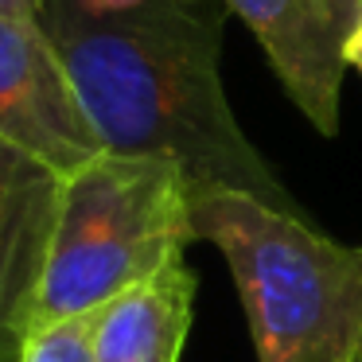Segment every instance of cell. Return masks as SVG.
<instances>
[{
    "label": "cell",
    "mask_w": 362,
    "mask_h": 362,
    "mask_svg": "<svg viewBox=\"0 0 362 362\" xmlns=\"http://www.w3.org/2000/svg\"><path fill=\"white\" fill-rule=\"evenodd\" d=\"M222 20V0H47L40 24L105 152L164 156L191 195L226 187L312 222L226 102Z\"/></svg>",
    "instance_id": "cell-1"
},
{
    "label": "cell",
    "mask_w": 362,
    "mask_h": 362,
    "mask_svg": "<svg viewBox=\"0 0 362 362\" xmlns=\"http://www.w3.org/2000/svg\"><path fill=\"white\" fill-rule=\"evenodd\" d=\"M191 226L226 257L257 362H339L362 323V245L226 187L191 195Z\"/></svg>",
    "instance_id": "cell-2"
},
{
    "label": "cell",
    "mask_w": 362,
    "mask_h": 362,
    "mask_svg": "<svg viewBox=\"0 0 362 362\" xmlns=\"http://www.w3.org/2000/svg\"><path fill=\"white\" fill-rule=\"evenodd\" d=\"M195 238L191 187L164 156L102 152L63 180L35 327L110 308L144 284Z\"/></svg>",
    "instance_id": "cell-3"
},
{
    "label": "cell",
    "mask_w": 362,
    "mask_h": 362,
    "mask_svg": "<svg viewBox=\"0 0 362 362\" xmlns=\"http://www.w3.org/2000/svg\"><path fill=\"white\" fill-rule=\"evenodd\" d=\"M0 136L63 175L105 152L40 20L0 16Z\"/></svg>",
    "instance_id": "cell-4"
},
{
    "label": "cell",
    "mask_w": 362,
    "mask_h": 362,
    "mask_svg": "<svg viewBox=\"0 0 362 362\" xmlns=\"http://www.w3.org/2000/svg\"><path fill=\"white\" fill-rule=\"evenodd\" d=\"M265 47L269 66L323 136L339 133L346 32L358 0H222Z\"/></svg>",
    "instance_id": "cell-5"
},
{
    "label": "cell",
    "mask_w": 362,
    "mask_h": 362,
    "mask_svg": "<svg viewBox=\"0 0 362 362\" xmlns=\"http://www.w3.org/2000/svg\"><path fill=\"white\" fill-rule=\"evenodd\" d=\"M63 172L0 136V362H20L35 323Z\"/></svg>",
    "instance_id": "cell-6"
},
{
    "label": "cell",
    "mask_w": 362,
    "mask_h": 362,
    "mask_svg": "<svg viewBox=\"0 0 362 362\" xmlns=\"http://www.w3.org/2000/svg\"><path fill=\"white\" fill-rule=\"evenodd\" d=\"M195 273L172 257L144 284L102 308L94 362H180L195 315Z\"/></svg>",
    "instance_id": "cell-7"
},
{
    "label": "cell",
    "mask_w": 362,
    "mask_h": 362,
    "mask_svg": "<svg viewBox=\"0 0 362 362\" xmlns=\"http://www.w3.org/2000/svg\"><path fill=\"white\" fill-rule=\"evenodd\" d=\"M102 312L59 320L47 327H35L24 343L20 362H94V335Z\"/></svg>",
    "instance_id": "cell-8"
},
{
    "label": "cell",
    "mask_w": 362,
    "mask_h": 362,
    "mask_svg": "<svg viewBox=\"0 0 362 362\" xmlns=\"http://www.w3.org/2000/svg\"><path fill=\"white\" fill-rule=\"evenodd\" d=\"M343 59H346V66H354V71L362 74V0H358V12H354V24H351V32H346Z\"/></svg>",
    "instance_id": "cell-9"
},
{
    "label": "cell",
    "mask_w": 362,
    "mask_h": 362,
    "mask_svg": "<svg viewBox=\"0 0 362 362\" xmlns=\"http://www.w3.org/2000/svg\"><path fill=\"white\" fill-rule=\"evenodd\" d=\"M47 0H0V16L8 20H40Z\"/></svg>",
    "instance_id": "cell-10"
},
{
    "label": "cell",
    "mask_w": 362,
    "mask_h": 362,
    "mask_svg": "<svg viewBox=\"0 0 362 362\" xmlns=\"http://www.w3.org/2000/svg\"><path fill=\"white\" fill-rule=\"evenodd\" d=\"M339 362H362V323H358V331H354V339L346 343V351L339 354Z\"/></svg>",
    "instance_id": "cell-11"
}]
</instances>
